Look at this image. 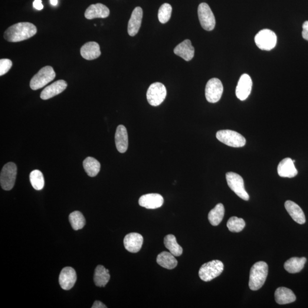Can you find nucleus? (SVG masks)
<instances>
[{
  "instance_id": "f257e3e1",
  "label": "nucleus",
  "mask_w": 308,
  "mask_h": 308,
  "mask_svg": "<svg viewBox=\"0 0 308 308\" xmlns=\"http://www.w3.org/2000/svg\"><path fill=\"white\" fill-rule=\"evenodd\" d=\"M37 28L30 22H19L12 25L4 33L6 41L17 42L30 38L37 34Z\"/></svg>"
},
{
  "instance_id": "f03ea898",
  "label": "nucleus",
  "mask_w": 308,
  "mask_h": 308,
  "mask_svg": "<svg viewBox=\"0 0 308 308\" xmlns=\"http://www.w3.org/2000/svg\"><path fill=\"white\" fill-rule=\"evenodd\" d=\"M268 274V266L264 261H258L251 269L249 287L252 291H257L263 286Z\"/></svg>"
},
{
  "instance_id": "7ed1b4c3",
  "label": "nucleus",
  "mask_w": 308,
  "mask_h": 308,
  "mask_svg": "<svg viewBox=\"0 0 308 308\" xmlns=\"http://www.w3.org/2000/svg\"><path fill=\"white\" fill-rule=\"evenodd\" d=\"M224 270V264L220 260H215L202 265L199 271L201 279L208 282L220 276Z\"/></svg>"
},
{
  "instance_id": "20e7f679",
  "label": "nucleus",
  "mask_w": 308,
  "mask_h": 308,
  "mask_svg": "<svg viewBox=\"0 0 308 308\" xmlns=\"http://www.w3.org/2000/svg\"><path fill=\"white\" fill-rule=\"evenodd\" d=\"M55 77V73L53 68L50 66L45 67L32 78L30 86L34 90L40 89L53 81Z\"/></svg>"
},
{
  "instance_id": "39448f33",
  "label": "nucleus",
  "mask_w": 308,
  "mask_h": 308,
  "mask_svg": "<svg viewBox=\"0 0 308 308\" xmlns=\"http://www.w3.org/2000/svg\"><path fill=\"white\" fill-rule=\"evenodd\" d=\"M216 137L222 143L232 147L245 146L246 139L240 134L229 130H220L216 133Z\"/></svg>"
},
{
  "instance_id": "423d86ee",
  "label": "nucleus",
  "mask_w": 308,
  "mask_h": 308,
  "mask_svg": "<svg viewBox=\"0 0 308 308\" xmlns=\"http://www.w3.org/2000/svg\"><path fill=\"white\" fill-rule=\"evenodd\" d=\"M277 39L274 32L270 29H263L256 35L255 41L261 50L270 51L276 47Z\"/></svg>"
},
{
  "instance_id": "0eeeda50",
  "label": "nucleus",
  "mask_w": 308,
  "mask_h": 308,
  "mask_svg": "<svg viewBox=\"0 0 308 308\" xmlns=\"http://www.w3.org/2000/svg\"><path fill=\"white\" fill-rule=\"evenodd\" d=\"M17 175V166L14 163L9 162L3 167L0 175V183L2 189L9 191L14 188Z\"/></svg>"
},
{
  "instance_id": "6e6552de",
  "label": "nucleus",
  "mask_w": 308,
  "mask_h": 308,
  "mask_svg": "<svg viewBox=\"0 0 308 308\" xmlns=\"http://www.w3.org/2000/svg\"><path fill=\"white\" fill-rule=\"evenodd\" d=\"M226 179L229 188L233 191L239 197L244 201H248L250 199L248 193L244 188V180L240 175L237 173L229 172L226 173Z\"/></svg>"
},
{
  "instance_id": "1a4fd4ad",
  "label": "nucleus",
  "mask_w": 308,
  "mask_h": 308,
  "mask_svg": "<svg viewBox=\"0 0 308 308\" xmlns=\"http://www.w3.org/2000/svg\"><path fill=\"white\" fill-rule=\"evenodd\" d=\"M167 96V90L165 85L160 83L150 85L147 92V101L153 106H158L161 104Z\"/></svg>"
},
{
  "instance_id": "9d476101",
  "label": "nucleus",
  "mask_w": 308,
  "mask_h": 308,
  "mask_svg": "<svg viewBox=\"0 0 308 308\" xmlns=\"http://www.w3.org/2000/svg\"><path fill=\"white\" fill-rule=\"evenodd\" d=\"M198 14L202 28L207 31L214 30L216 25L215 18L209 5L206 3H202L198 6Z\"/></svg>"
},
{
  "instance_id": "9b49d317",
  "label": "nucleus",
  "mask_w": 308,
  "mask_h": 308,
  "mask_svg": "<svg viewBox=\"0 0 308 308\" xmlns=\"http://www.w3.org/2000/svg\"><path fill=\"white\" fill-rule=\"evenodd\" d=\"M223 93V86L220 80L212 78L206 85L205 94L209 103H216L221 100Z\"/></svg>"
},
{
  "instance_id": "f8f14e48",
  "label": "nucleus",
  "mask_w": 308,
  "mask_h": 308,
  "mask_svg": "<svg viewBox=\"0 0 308 308\" xmlns=\"http://www.w3.org/2000/svg\"><path fill=\"white\" fill-rule=\"evenodd\" d=\"M252 87V81L250 75L242 74L236 88V96L241 101L246 100L251 92Z\"/></svg>"
},
{
  "instance_id": "ddd939ff",
  "label": "nucleus",
  "mask_w": 308,
  "mask_h": 308,
  "mask_svg": "<svg viewBox=\"0 0 308 308\" xmlns=\"http://www.w3.org/2000/svg\"><path fill=\"white\" fill-rule=\"evenodd\" d=\"M76 281V272L73 268L68 267L62 269L59 276V283L62 289L67 291L71 290Z\"/></svg>"
},
{
  "instance_id": "4468645a",
  "label": "nucleus",
  "mask_w": 308,
  "mask_h": 308,
  "mask_svg": "<svg viewBox=\"0 0 308 308\" xmlns=\"http://www.w3.org/2000/svg\"><path fill=\"white\" fill-rule=\"evenodd\" d=\"M143 242L142 236L135 232L127 234L123 240L124 248L132 253L138 252L142 247Z\"/></svg>"
},
{
  "instance_id": "2eb2a0df",
  "label": "nucleus",
  "mask_w": 308,
  "mask_h": 308,
  "mask_svg": "<svg viewBox=\"0 0 308 308\" xmlns=\"http://www.w3.org/2000/svg\"><path fill=\"white\" fill-rule=\"evenodd\" d=\"M68 84L64 80H58L49 85L42 90L40 97L42 100H47L60 94L66 89Z\"/></svg>"
},
{
  "instance_id": "dca6fc26",
  "label": "nucleus",
  "mask_w": 308,
  "mask_h": 308,
  "mask_svg": "<svg viewBox=\"0 0 308 308\" xmlns=\"http://www.w3.org/2000/svg\"><path fill=\"white\" fill-rule=\"evenodd\" d=\"M164 199L161 195L148 194L143 195L139 199V205L141 207L147 209H156L162 207Z\"/></svg>"
},
{
  "instance_id": "f3484780",
  "label": "nucleus",
  "mask_w": 308,
  "mask_h": 308,
  "mask_svg": "<svg viewBox=\"0 0 308 308\" xmlns=\"http://www.w3.org/2000/svg\"><path fill=\"white\" fill-rule=\"evenodd\" d=\"M142 18L143 10L139 6H137L134 9L128 24L127 31L130 36L133 37L138 33L142 24Z\"/></svg>"
},
{
  "instance_id": "a211bd4d",
  "label": "nucleus",
  "mask_w": 308,
  "mask_h": 308,
  "mask_svg": "<svg viewBox=\"0 0 308 308\" xmlns=\"http://www.w3.org/2000/svg\"><path fill=\"white\" fill-rule=\"evenodd\" d=\"M109 9L101 3L88 6L85 13V17L88 19L96 18H104L109 17Z\"/></svg>"
},
{
  "instance_id": "6ab92c4d",
  "label": "nucleus",
  "mask_w": 308,
  "mask_h": 308,
  "mask_svg": "<svg viewBox=\"0 0 308 308\" xmlns=\"http://www.w3.org/2000/svg\"><path fill=\"white\" fill-rule=\"evenodd\" d=\"M293 160L286 158L282 160L277 167L278 174L283 178H291L297 175L298 171Z\"/></svg>"
},
{
  "instance_id": "aec40b11",
  "label": "nucleus",
  "mask_w": 308,
  "mask_h": 308,
  "mask_svg": "<svg viewBox=\"0 0 308 308\" xmlns=\"http://www.w3.org/2000/svg\"><path fill=\"white\" fill-rule=\"evenodd\" d=\"M173 52L185 61H189L194 57L195 49L192 47L191 41L186 40L176 46Z\"/></svg>"
},
{
  "instance_id": "412c9836",
  "label": "nucleus",
  "mask_w": 308,
  "mask_h": 308,
  "mask_svg": "<svg viewBox=\"0 0 308 308\" xmlns=\"http://www.w3.org/2000/svg\"><path fill=\"white\" fill-rule=\"evenodd\" d=\"M285 207L294 221L300 224H303L306 222V219L304 213L296 203L287 201L285 203Z\"/></svg>"
},
{
  "instance_id": "4be33fe9",
  "label": "nucleus",
  "mask_w": 308,
  "mask_h": 308,
  "mask_svg": "<svg viewBox=\"0 0 308 308\" xmlns=\"http://www.w3.org/2000/svg\"><path fill=\"white\" fill-rule=\"evenodd\" d=\"M115 142L120 153H124L126 152L129 146V139L126 128L123 125L118 126L115 136Z\"/></svg>"
},
{
  "instance_id": "5701e85b",
  "label": "nucleus",
  "mask_w": 308,
  "mask_h": 308,
  "mask_svg": "<svg viewBox=\"0 0 308 308\" xmlns=\"http://www.w3.org/2000/svg\"><path fill=\"white\" fill-rule=\"evenodd\" d=\"M82 57L87 60H93L101 54L99 44L96 42H88L81 49Z\"/></svg>"
},
{
  "instance_id": "b1692460",
  "label": "nucleus",
  "mask_w": 308,
  "mask_h": 308,
  "mask_svg": "<svg viewBox=\"0 0 308 308\" xmlns=\"http://www.w3.org/2000/svg\"><path fill=\"white\" fill-rule=\"evenodd\" d=\"M274 298L276 302L280 305L293 303L296 297L293 291L286 287H280L275 291Z\"/></svg>"
},
{
  "instance_id": "393cba45",
  "label": "nucleus",
  "mask_w": 308,
  "mask_h": 308,
  "mask_svg": "<svg viewBox=\"0 0 308 308\" xmlns=\"http://www.w3.org/2000/svg\"><path fill=\"white\" fill-rule=\"evenodd\" d=\"M156 262L160 266L168 270H172L178 265V261L176 260L175 256L171 252L166 251L162 252L158 255Z\"/></svg>"
},
{
  "instance_id": "a878e982",
  "label": "nucleus",
  "mask_w": 308,
  "mask_h": 308,
  "mask_svg": "<svg viewBox=\"0 0 308 308\" xmlns=\"http://www.w3.org/2000/svg\"><path fill=\"white\" fill-rule=\"evenodd\" d=\"M110 278L109 271L103 265H98L95 270L94 276V281L96 286L99 287H105Z\"/></svg>"
},
{
  "instance_id": "bb28decb",
  "label": "nucleus",
  "mask_w": 308,
  "mask_h": 308,
  "mask_svg": "<svg viewBox=\"0 0 308 308\" xmlns=\"http://www.w3.org/2000/svg\"><path fill=\"white\" fill-rule=\"evenodd\" d=\"M307 262L306 257H291L284 263V268L288 273L296 274L300 273Z\"/></svg>"
},
{
  "instance_id": "cd10ccee",
  "label": "nucleus",
  "mask_w": 308,
  "mask_h": 308,
  "mask_svg": "<svg viewBox=\"0 0 308 308\" xmlns=\"http://www.w3.org/2000/svg\"><path fill=\"white\" fill-rule=\"evenodd\" d=\"M164 244L166 248H168L170 252L175 257H180L183 254V248L181 245L177 242L174 235L170 234L166 236L164 239Z\"/></svg>"
},
{
  "instance_id": "c85d7f7f",
  "label": "nucleus",
  "mask_w": 308,
  "mask_h": 308,
  "mask_svg": "<svg viewBox=\"0 0 308 308\" xmlns=\"http://www.w3.org/2000/svg\"><path fill=\"white\" fill-rule=\"evenodd\" d=\"M225 209L223 205L219 203L209 212L208 220L211 225H218L224 218Z\"/></svg>"
},
{
  "instance_id": "c756f323",
  "label": "nucleus",
  "mask_w": 308,
  "mask_h": 308,
  "mask_svg": "<svg viewBox=\"0 0 308 308\" xmlns=\"http://www.w3.org/2000/svg\"><path fill=\"white\" fill-rule=\"evenodd\" d=\"M84 168L87 174L90 177L98 175L101 169L100 163L92 157H87L83 162Z\"/></svg>"
},
{
  "instance_id": "7c9ffc66",
  "label": "nucleus",
  "mask_w": 308,
  "mask_h": 308,
  "mask_svg": "<svg viewBox=\"0 0 308 308\" xmlns=\"http://www.w3.org/2000/svg\"><path fill=\"white\" fill-rule=\"evenodd\" d=\"M69 221L72 228L75 231L83 228L86 224L83 214L77 211L71 213L69 215Z\"/></svg>"
},
{
  "instance_id": "2f4dec72",
  "label": "nucleus",
  "mask_w": 308,
  "mask_h": 308,
  "mask_svg": "<svg viewBox=\"0 0 308 308\" xmlns=\"http://www.w3.org/2000/svg\"><path fill=\"white\" fill-rule=\"evenodd\" d=\"M31 185L35 189L40 191L44 188L45 181L44 175L40 170H35L32 171L30 176Z\"/></svg>"
},
{
  "instance_id": "473e14b6",
  "label": "nucleus",
  "mask_w": 308,
  "mask_h": 308,
  "mask_svg": "<svg viewBox=\"0 0 308 308\" xmlns=\"http://www.w3.org/2000/svg\"><path fill=\"white\" fill-rule=\"evenodd\" d=\"M227 226L231 232H240L244 228L245 222L243 219L233 216L229 218Z\"/></svg>"
},
{
  "instance_id": "72a5a7b5",
  "label": "nucleus",
  "mask_w": 308,
  "mask_h": 308,
  "mask_svg": "<svg viewBox=\"0 0 308 308\" xmlns=\"http://www.w3.org/2000/svg\"><path fill=\"white\" fill-rule=\"evenodd\" d=\"M172 8L171 5L165 3L160 6L158 11V19L162 24L168 22L172 14Z\"/></svg>"
},
{
  "instance_id": "f704fd0d",
  "label": "nucleus",
  "mask_w": 308,
  "mask_h": 308,
  "mask_svg": "<svg viewBox=\"0 0 308 308\" xmlns=\"http://www.w3.org/2000/svg\"><path fill=\"white\" fill-rule=\"evenodd\" d=\"M12 67V62L9 59H1L0 60V75L7 73Z\"/></svg>"
},
{
  "instance_id": "c9c22d12",
  "label": "nucleus",
  "mask_w": 308,
  "mask_h": 308,
  "mask_svg": "<svg viewBox=\"0 0 308 308\" xmlns=\"http://www.w3.org/2000/svg\"><path fill=\"white\" fill-rule=\"evenodd\" d=\"M302 35L305 40L308 41V21L305 22L303 25Z\"/></svg>"
},
{
  "instance_id": "e433bc0d",
  "label": "nucleus",
  "mask_w": 308,
  "mask_h": 308,
  "mask_svg": "<svg viewBox=\"0 0 308 308\" xmlns=\"http://www.w3.org/2000/svg\"><path fill=\"white\" fill-rule=\"evenodd\" d=\"M34 8L38 11L43 9L44 5L42 4L41 0H34Z\"/></svg>"
},
{
  "instance_id": "4c0bfd02",
  "label": "nucleus",
  "mask_w": 308,
  "mask_h": 308,
  "mask_svg": "<svg viewBox=\"0 0 308 308\" xmlns=\"http://www.w3.org/2000/svg\"><path fill=\"white\" fill-rule=\"evenodd\" d=\"M92 308H106L107 307L105 305L103 304V303H101L100 301H96L93 305V306L91 307Z\"/></svg>"
},
{
  "instance_id": "58836bf2",
  "label": "nucleus",
  "mask_w": 308,
  "mask_h": 308,
  "mask_svg": "<svg viewBox=\"0 0 308 308\" xmlns=\"http://www.w3.org/2000/svg\"><path fill=\"white\" fill-rule=\"evenodd\" d=\"M51 3L52 5L56 6L58 4V0H51Z\"/></svg>"
}]
</instances>
